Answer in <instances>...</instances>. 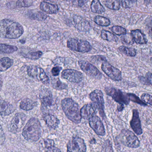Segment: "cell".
I'll list each match as a JSON object with an SVG mask.
<instances>
[{
    "mask_svg": "<svg viewBox=\"0 0 152 152\" xmlns=\"http://www.w3.org/2000/svg\"><path fill=\"white\" fill-rule=\"evenodd\" d=\"M24 30L23 26L18 22L9 19L0 21V37L6 39H17L20 37Z\"/></svg>",
    "mask_w": 152,
    "mask_h": 152,
    "instance_id": "1",
    "label": "cell"
},
{
    "mask_svg": "<svg viewBox=\"0 0 152 152\" xmlns=\"http://www.w3.org/2000/svg\"><path fill=\"white\" fill-rule=\"evenodd\" d=\"M42 134L41 123L37 119L32 118L28 121L22 131V136L28 142L38 141Z\"/></svg>",
    "mask_w": 152,
    "mask_h": 152,
    "instance_id": "2",
    "label": "cell"
},
{
    "mask_svg": "<svg viewBox=\"0 0 152 152\" xmlns=\"http://www.w3.org/2000/svg\"><path fill=\"white\" fill-rule=\"evenodd\" d=\"M61 107L67 117L71 121L79 124L81 117L78 104L71 98H66L61 101Z\"/></svg>",
    "mask_w": 152,
    "mask_h": 152,
    "instance_id": "3",
    "label": "cell"
},
{
    "mask_svg": "<svg viewBox=\"0 0 152 152\" xmlns=\"http://www.w3.org/2000/svg\"><path fill=\"white\" fill-rule=\"evenodd\" d=\"M28 75L29 77L42 82L44 84H50V79L43 69L37 65L28 66L27 69Z\"/></svg>",
    "mask_w": 152,
    "mask_h": 152,
    "instance_id": "4",
    "label": "cell"
},
{
    "mask_svg": "<svg viewBox=\"0 0 152 152\" xmlns=\"http://www.w3.org/2000/svg\"><path fill=\"white\" fill-rule=\"evenodd\" d=\"M67 46L70 50L82 53L88 52L92 49L89 42L77 38L69 39L67 42Z\"/></svg>",
    "mask_w": 152,
    "mask_h": 152,
    "instance_id": "5",
    "label": "cell"
},
{
    "mask_svg": "<svg viewBox=\"0 0 152 152\" xmlns=\"http://www.w3.org/2000/svg\"><path fill=\"white\" fill-rule=\"evenodd\" d=\"M119 139L123 145L129 148H137L140 145L138 138L129 130H122L119 135Z\"/></svg>",
    "mask_w": 152,
    "mask_h": 152,
    "instance_id": "6",
    "label": "cell"
},
{
    "mask_svg": "<svg viewBox=\"0 0 152 152\" xmlns=\"http://www.w3.org/2000/svg\"><path fill=\"white\" fill-rule=\"evenodd\" d=\"M104 90L108 95L111 96L115 101L121 105H127L129 104L130 100L128 94L125 93L119 89L110 87H105Z\"/></svg>",
    "mask_w": 152,
    "mask_h": 152,
    "instance_id": "7",
    "label": "cell"
},
{
    "mask_svg": "<svg viewBox=\"0 0 152 152\" xmlns=\"http://www.w3.org/2000/svg\"><path fill=\"white\" fill-rule=\"evenodd\" d=\"M78 64L81 69L86 75L96 79H101L102 77V73L93 64L87 61L80 60Z\"/></svg>",
    "mask_w": 152,
    "mask_h": 152,
    "instance_id": "8",
    "label": "cell"
},
{
    "mask_svg": "<svg viewBox=\"0 0 152 152\" xmlns=\"http://www.w3.org/2000/svg\"><path fill=\"white\" fill-rule=\"evenodd\" d=\"M90 99L93 102V104L96 107L102 117H104V100L102 92L100 90L96 89L90 93L89 94Z\"/></svg>",
    "mask_w": 152,
    "mask_h": 152,
    "instance_id": "9",
    "label": "cell"
},
{
    "mask_svg": "<svg viewBox=\"0 0 152 152\" xmlns=\"http://www.w3.org/2000/svg\"><path fill=\"white\" fill-rule=\"evenodd\" d=\"M102 69L109 78L114 81H121L122 79V74L121 70L111 65L107 60L103 62Z\"/></svg>",
    "mask_w": 152,
    "mask_h": 152,
    "instance_id": "10",
    "label": "cell"
},
{
    "mask_svg": "<svg viewBox=\"0 0 152 152\" xmlns=\"http://www.w3.org/2000/svg\"><path fill=\"white\" fill-rule=\"evenodd\" d=\"M26 116L23 113H16L12 120L9 127L10 132L16 134L20 131L25 124Z\"/></svg>",
    "mask_w": 152,
    "mask_h": 152,
    "instance_id": "11",
    "label": "cell"
},
{
    "mask_svg": "<svg viewBox=\"0 0 152 152\" xmlns=\"http://www.w3.org/2000/svg\"><path fill=\"white\" fill-rule=\"evenodd\" d=\"M67 152H86L84 140L78 137H73L68 143Z\"/></svg>",
    "mask_w": 152,
    "mask_h": 152,
    "instance_id": "12",
    "label": "cell"
},
{
    "mask_svg": "<svg viewBox=\"0 0 152 152\" xmlns=\"http://www.w3.org/2000/svg\"><path fill=\"white\" fill-rule=\"evenodd\" d=\"M61 77L72 83H79L83 79V74L81 72L76 70L67 69L64 70L61 73Z\"/></svg>",
    "mask_w": 152,
    "mask_h": 152,
    "instance_id": "13",
    "label": "cell"
},
{
    "mask_svg": "<svg viewBox=\"0 0 152 152\" xmlns=\"http://www.w3.org/2000/svg\"><path fill=\"white\" fill-rule=\"evenodd\" d=\"M73 21L75 27L80 32H88L91 29V25L89 22L79 15H74Z\"/></svg>",
    "mask_w": 152,
    "mask_h": 152,
    "instance_id": "14",
    "label": "cell"
},
{
    "mask_svg": "<svg viewBox=\"0 0 152 152\" xmlns=\"http://www.w3.org/2000/svg\"><path fill=\"white\" fill-rule=\"evenodd\" d=\"M89 125L90 127L98 135L104 136L105 135L104 126L98 116L95 115L89 119Z\"/></svg>",
    "mask_w": 152,
    "mask_h": 152,
    "instance_id": "15",
    "label": "cell"
},
{
    "mask_svg": "<svg viewBox=\"0 0 152 152\" xmlns=\"http://www.w3.org/2000/svg\"><path fill=\"white\" fill-rule=\"evenodd\" d=\"M40 101L42 107L44 109H48L55 105L52 93L48 90H45L40 95Z\"/></svg>",
    "mask_w": 152,
    "mask_h": 152,
    "instance_id": "16",
    "label": "cell"
},
{
    "mask_svg": "<svg viewBox=\"0 0 152 152\" xmlns=\"http://www.w3.org/2000/svg\"><path fill=\"white\" fill-rule=\"evenodd\" d=\"M130 126L134 132L138 135L143 133L142 128V124L139 117V112L137 109L133 110V117L130 121Z\"/></svg>",
    "mask_w": 152,
    "mask_h": 152,
    "instance_id": "17",
    "label": "cell"
},
{
    "mask_svg": "<svg viewBox=\"0 0 152 152\" xmlns=\"http://www.w3.org/2000/svg\"><path fill=\"white\" fill-rule=\"evenodd\" d=\"M96 107L93 104H88L84 105L80 110L81 118L89 120L96 114Z\"/></svg>",
    "mask_w": 152,
    "mask_h": 152,
    "instance_id": "18",
    "label": "cell"
},
{
    "mask_svg": "<svg viewBox=\"0 0 152 152\" xmlns=\"http://www.w3.org/2000/svg\"><path fill=\"white\" fill-rule=\"evenodd\" d=\"M41 10L48 14H56L58 12V5L46 1H42L40 4Z\"/></svg>",
    "mask_w": 152,
    "mask_h": 152,
    "instance_id": "19",
    "label": "cell"
},
{
    "mask_svg": "<svg viewBox=\"0 0 152 152\" xmlns=\"http://www.w3.org/2000/svg\"><path fill=\"white\" fill-rule=\"evenodd\" d=\"M44 120L47 126L52 129H56L60 124L59 120L54 115L50 113L45 114L44 116Z\"/></svg>",
    "mask_w": 152,
    "mask_h": 152,
    "instance_id": "20",
    "label": "cell"
},
{
    "mask_svg": "<svg viewBox=\"0 0 152 152\" xmlns=\"http://www.w3.org/2000/svg\"><path fill=\"white\" fill-rule=\"evenodd\" d=\"M13 106L8 102L0 99V115L8 116L15 111Z\"/></svg>",
    "mask_w": 152,
    "mask_h": 152,
    "instance_id": "21",
    "label": "cell"
},
{
    "mask_svg": "<svg viewBox=\"0 0 152 152\" xmlns=\"http://www.w3.org/2000/svg\"><path fill=\"white\" fill-rule=\"evenodd\" d=\"M131 35L133 37L134 41L138 44H145L148 42L145 35L140 29L132 30Z\"/></svg>",
    "mask_w": 152,
    "mask_h": 152,
    "instance_id": "22",
    "label": "cell"
},
{
    "mask_svg": "<svg viewBox=\"0 0 152 152\" xmlns=\"http://www.w3.org/2000/svg\"><path fill=\"white\" fill-rule=\"evenodd\" d=\"M33 1L28 0H20L16 2L11 1L7 3V6L10 8H22V7H28L33 4Z\"/></svg>",
    "mask_w": 152,
    "mask_h": 152,
    "instance_id": "23",
    "label": "cell"
},
{
    "mask_svg": "<svg viewBox=\"0 0 152 152\" xmlns=\"http://www.w3.org/2000/svg\"><path fill=\"white\" fill-rule=\"evenodd\" d=\"M36 102L28 98H26L20 102V108L24 110L29 111L33 109L36 106Z\"/></svg>",
    "mask_w": 152,
    "mask_h": 152,
    "instance_id": "24",
    "label": "cell"
},
{
    "mask_svg": "<svg viewBox=\"0 0 152 152\" xmlns=\"http://www.w3.org/2000/svg\"><path fill=\"white\" fill-rule=\"evenodd\" d=\"M90 9L92 12L95 13L101 14L105 11V9L102 5L100 1L94 0L91 2Z\"/></svg>",
    "mask_w": 152,
    "mask_h": 152,
    "instance_id": "25",
    "label": "cell"
},
{
    "mask_svg": "<svg viewBox=\"0 0 152 152\" xmlns=\"http://www.w3.org/2000/svg\"><path fill=\"white\" fill-rule=\"evenodd\" d=\"M13 63V60L8 57L0 59V71H4L10 68Z\"/></svg>",
    "mask_w": 152,
    "mask_h": 152,
    "instance_id": "26",
    "label": "cell"
},
{
    "mask_svg": "<svg viewBox=\"0 0 152 152\" xmlns=\"http://www.w3.org/2000/svg\"><path fill=\"white\" fill-rule=\"evenodd\" d=\"M101 36L104 40H106L109 42H117L118 41V38L117 36L110 31L104 29H102L101 31Z\"/></svg>",
    "mask_w": 152,
    "mask_h": 152,
    "instance_id": "27",
    "label": "cell"
},
{
    "mask_svg": "<svg viewBox=\"0 0 152 152\" xmlns=\"http://www.w3.org/2000/svg\"><path fill=\"white\" fill-rule=\"evenodd\" d=\"M94 21L96 24L102 26H108L110 24V21L108 18L99 15L95 17Z\"/></svg>",
    "mask_w": 152,
    "mask_h": 152,
    "instance_id": "28",
    "label": "cell"
},
{
    "mask_svg": "<svg viewBox=\"0 0 152 152\" xmlns=\"http://www.w3.org/2000/svg\"><path fill=\"white\" fill-rule=\"evenodd\" d=\"M17 46L0 44V54H11L18 50Z\"/></svg>",
    "mask_w": 152,
    "mask_h": 152,
    "instance_id": "29",
    "label": "cell"
},
{
    "mask_svg": "<svg viewBox=\"0 0 152 152\" xmlns=\"http://www.w3.org/2000/svg\"><path fill=\"white\" fill-rule=\"evenodd\" d=\"M104 4L107 8L113 10H118L121 7L120 1L109 0L104 1Z\"/></svg>",
    "mask_w": 152,
    "mask_h": 152,
    "instance_id": "30",
    "label": "cell"
},
{
    "mask_svg": "<svg viewBox=\"0 0 152 152\" xmlns=\"http://www.w3.org/2000/svg\"><path fill=\"white\" fill-rule=\"evenodd\" d=\"M118 50L121 52L129 57H135L136 55V50L134 48L121 46L119 47Z\"/></svg>",
    "mask_w": 152,
    "mask_h": 152,
    "instance_id": "31",
    "label": "cell"
},
{
    "mask_svg": "<svg viewBox=\"0 0 152 152\" xmlns=\"http://www.w3.org/2000/svg\"><path fill=\"white\" fill-rule=\"evenodd\" d=\"M51 85L52 87L56 90H65L67 88V85L66 84L62 83L59 78L53 79L51 81Z\"/></svg>",
    "mask_w": 152,
    "mask_h": 152,
    "instance_id": "32",
    "label": "cell"
},
{
    "mask_svg": "<svg viewBox=\"0 0 152 152\" xmlns=\"http://www.w3.org/2000/svg\"><path fill=\"white\" fill-rule=\"evenodd\" d=\"M21 55L26 58L32 60H37L39 59L43 55V53L41 51L29 52L27 53H22Z\"/></svg>",
    "mask_w": 152,
    "mask_h": 152,
    "instance_id": "33",
    "label": "cell"
},
{
    "mask_svg": "<svg viewBox=\"0 0 152 152\" xmlns=\"http://www.w3.org/2000/svg\"><path fill=\"white\" fill-rule=\"evenodd\" d=\"M121 42L124 44L131 45L134 43V39L131 34H126L123 35L121 37Z\"/></svg>",
    "mask_w": 152,
    "mask_h": 152,
    "instance_id": "34",
    "label": "cell"
},
{
    "mask_svg": "<svg viewBox=\"0 0 152 152\" xmlns=\"http://www.w3.org/2000/svg\"><path fill=\"white\" fill-rule=\"evenodd\" d=\"M111 30L115 35H125L127 34V30L126 29L121 26H114L112 27Z\"/></svg>",
    "mask_w": 152,
    "mask_h": 152,
    "instance_id": "35",
    "label": "cell"
},
{
    "mask_svg": "<svg viewBox=\"0 0 152 152\" xmlns=\"http://www.w3.org/2000/svg\"><path fill=\"white\" fill-rule=\"evenodd\" d=\"M48 16L42 12H37L31 14L30 18L34 20L38 21H44L46 19Z\"/></svg>",
    "mask_w": 152,
    "mask_h": 152,
    "instance_id": "36",
    "label": "cell"
},
{
    "mask_svg": "<svg viewBox=\"0 0 152 152\" xmlns=\"http://www.w3.org/2000/svg\"><path fill=\"white\" fill-rule=\"evenodd\" d=\"M141 99L144 102L152 106V96L147 93H143L141 95Z\"/></svg>",
    "mask_w": 152,
    "mask_h": 152,
    "instance_id": "37",
    "label": "cell"
},
{
    "mask_svg": "<svg viewBox=\"0 0 152 152\" xmlns=\"http://www.w3.org/2000/svg\"><path fill=\"white\" fill-rule=\"evenodd\" d=\"M128 95L130 101H132L134 102L137 103V104H141V105H144V106L145 105V106H146V104L144 103L142 101L139 99L138 97H137V96L135 95L134 94L129 93L128 94Z\"/></svg>",
    "mask_w": 152,
    "mask_h": 152,
    "instance_id": "38",
    "label": "cell"
},
{
    "mask_svg": "<svg viewBox=\"0 0 152 152\" xmlns=\"http://www.w3.org/2000/svg\"><path fill=\"white\" fill-rule=\"evenodd\" d=\"M135 1H120L121 4L124 8H131L134 5Z\"/></svg>",
    "mask_w": 152,
    "mask_h": 152,
    "instance_id": "39",
    "label": "cell"
},
{
    "mask_svg": "<svg viewBox=\"0 0 152 152\" xmlns=\"http://www.w3.org/2000/svg\"><path fill=\"white\" fill-rule=\"evenodd\" d=\"M61 70H62L61 67H58V66L54 67L52 69V74L54 76H57L59 75L60 72L61 71Z\"/></svg>",
    "mask_w": 152,
    "mask_h": 152,
    "instance_id": "40",
    "label": "cell"
},
{
    "mask_svg": "<svg viewBox=\"0 0 152 152\" xmlns=\"http://www.w3.org/2000/svg\"><path fill=\"white\" fill-rule=\"evenodd\" d=\"M5 140V135L1 126L0 125V145L3 143Z\"/></svg>",
    "mask_w": 152,
    "mask_h": 152,
    "instance_id": "41",
    "label": "cell"
},
{
    "mask_svg": "<svg viewBox=\"0 0 152 152\" xmlns=\"http://www.w3.org/2000/svg\"><path fill=\"white\" fill-rule=\"evenodd\" d=\"M138 78H139V80H140V82H141L142 84H149V82H148L147 79L145 78L144 77L142 76H140L138 77Z\"/></svg>",
    "mask_w": 152,
    "mask_h": 152,
    "instance_id": "42",
    "label": "cell"
},
{
    "mask_svg": "<svg viewBox=\"0 0 152 152\" xmlns=\"http://www.w3.org/2000/svg\"><path fill=\"white\" fill-rule=\"evenodd\" d=\"M47 149L46 152H61L59 149L54 147V146L49 147V148H47Z\"/></svg>",
    "mask_w": 152,
    "mask_h": 152,
    "instance_id": "43",
    "label": "cell"
},
{
    "mask_svg": "<svg viewBox=\"0 0 152 152\" xmlns=\"http://www.w3.org/2000/svg\"><path fill=\"white\" fill-rule=\"evenodd\" d=\"M45 143L47 148L54 146L53 141L52 140H50V139H47V140H45Z\"/></svg>",
    "mask_w": 152,
    "mask_h": 152,
    "instance_id": "44",
    "label": "cell"
},
{
    "mask_svg": "<svg viewBox=\"0 0 152 152\" xmlns=\"http://www.w3.org/2000/svg\"><path fill=\"white\" fill-rule=\"evenodd\" d=\"M146 77L149 84L152 86V73L150 72H147Z\"/></svg>",
    "mask_w": 152,
    "mask_h": 152,
    "instance_id": "45",
    "label": "cell"
},
{
    "mask_svg": "<svg viewBox=\"0 0 152 152\" xmlns=\"http://www.w3.org/2000/svg\"><path fill=\"white\" fill-rule=\"evenodd\" d=\"M147 30H148V33L150 36L151 37V38L152 40V23L149 24L148 25L147 27Z\"/></svg>",
    "mask_w": 152,
    "mask_h": 152,
    "instance_id": "46",
    "label": "cell"
},
{
    "mask_svg": "<svg viewBox=\"0 0 152 152\" xmlns=\"http://www.w3.org/2000/svg\"><path fill=\"white\" fill-rule=\"evenodd\" d=\"M88 2V1H85V0H82V1H78V5L80 7H82L83 6H84Z\"/></svg>",
    "mask_w": 152,
    "mask_h": 152,
    "instance_id": "47",
    "label": "cell"
},
{
    "mask_svg": "<svg viewBox=\"0 0 152 152\" xmlns=\"http://www.w3.org/2000/svg\"><path fill=\"white\" fill-rule=\"evenodd\" d=\"M20 42L21 43H26V40L25 39H21V40H20Z\"/></svg>",
    "mask_w": 152,
    "mask_h": 152,
    "instance_id": "48",
    "label": "cell"
},
{
    "mask_svg": "<svg viewBox=\"0 0 152 152\" xmlns=\"http://www.w3.org/2000/svg\"><path fill=\"white\" fill-rule=\"evenodd\" d=\"M2 82L1 80L0 79V91H1V89L2 87Z\"/></svg>",
    "mask_w": 152,
    "mask_h": 152,
    "instance_id": "49",
    "label": "cell"
},
{
    "mask_svg": "<svg viewBox=\"0 0 152 152\" xmlns=\"http://www.w3.org/2000/svg\"><path fill=\"white\" fill-rule=\"evenodd\" d=\"M151 62H152V57H151Z\"/></svg>",
    "mask_w": 152,
    "mask_h": 152,
    "instance_id": "50",
    "label": "cell"
}]
</instances>
